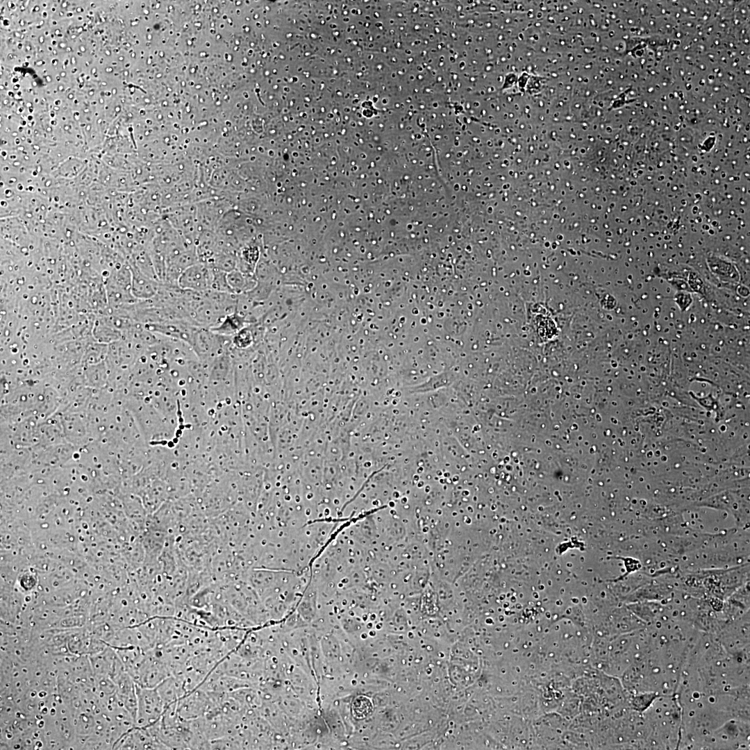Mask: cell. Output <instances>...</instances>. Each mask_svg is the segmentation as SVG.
I'll use <instances>...</instances> for the list:
<instances>
[{"instance_id":"cell-1","label":"cell","mask_w":750,"mask_h":750,"mask_svg":"<svg viewBox=\"0 0 750 750\" xmlns=\"http://www.w3.org/2000/svg\"><path fill=\"white\" fill-rule=\"evenodd\" d=\"M136 692L135 723L138 727L150 726L161 718L167 707L156 688L136 685Z\"/></svg>"},{"instance_id":"cell-2","label":"cell","mask_w":750,"mask_h":750,"mask_svg":"<svg viewBox=\"0 0 750 750\" xmlns=\"http://www.w3.org/2000/svg\"><path fill=\"white\" fill-rule=\"evenodd\" d=\"M214 270L203 264H194L185 268L178 278L182 289L205 291L212 286Z\"/></svg>"}]
</instances>
